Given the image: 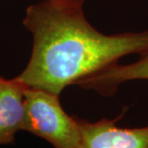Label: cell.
Segmentation results:
<instances>
[{"instance_id":"cell-1","label":"cell","mask_w":148,"mask_h":148,"mask_svg":"<svg viewBox=\"0 0 148 148\" xmlns=\"http://www.w3.org/2000/svg\"><path fill=\"white\" fill-rule=\"evenodd\" d=\"M23 23L34 43L27 66L17 78L29 88L58 95L121 57L148 51V29L104 35L90 24L82 8L51 0L29 6Z\"/></svg>"},{"instance_id":"cell-2","label":"cell","mask_w":148,"mask_h":148,"mask_svg":"<svg viewBox=\"0 0 148 148\" xmlns=\"http://www.w3.org/2000/svg\"><path fill=\"white\" fill-rule=\"evenodd\" d=\"M25 117L22 130L38 136L55 148H77L80 127L62 107L58 94L35 88L24 91Z\"/></svg>"},{"instance_id":"cell-3","label":"cell","mask_w":148,"mask_h":148,"mask_svg":"<svg viewBox=\"0 0 148 148\" xmlns=\"http://www.w3.org/2000/svg\"><path fill=\"white\" fill-rule=\"evenodd\" d=\"M114 119L96 122L78 119L80 141L77 148H148V125L140 128H120Z\"/></svg>"},{"instance_id":"cell-4","label":"cell","mask_w":148,"mask_h":148,"mask_svg":"<svg viewBox=\"0 0 148 148\" xmlns=\"http://www.w3.org/2000/svg\"><path fill=\"white\" fill-rule=\"evenodd\" d=\"M26 88L17 77L5 79L0 75V146L13 143L16 133L22 130Z\"/></svg>"},{"instance_id":"cell-5","label":"cell","mask_w":148,"mask_h":148,"mask_svg":"<svg viewBox=\"0 0 148 148\" xmlns=\"http://www.w3.org/2000/svg\"><path fill=\"white\" fill-rule=\"evenodd\" d=\"M140 59L129 64H112L76 83V85L93 90L100 94L111 95L122 83L136 80L148 81V51L141 53Z\"/></svg>"},{"instance_id":"cell-6","label":"cell","mask_w":148,"mask_h":148,"mask_svg":"<svg viewBox=\"0 0 148 148\" xmlns=\"http://www.w3.org/2000/svg\"><path fill=\"white\" fill-rule=\"evenodd\" d=\"M54 4L60 6H66V7H75V8H82L83 4L86 0H51Z\"/></svg>"}]
</instances>
